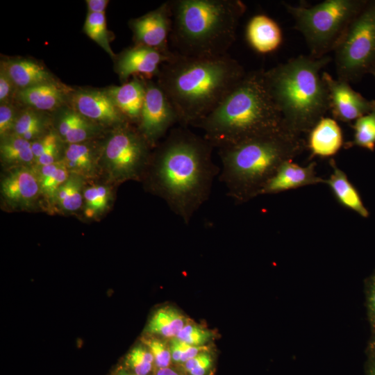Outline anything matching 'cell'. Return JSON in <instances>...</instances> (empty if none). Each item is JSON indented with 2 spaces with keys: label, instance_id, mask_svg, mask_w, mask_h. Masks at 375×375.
<instances>
[{
  "label": "cell",
  "instance_id": "cell-38",
  "mask_svg": "<svg viewBox=\"0 0 375 375\" xmlns=\"http://www.w3.org/2000/svg\"><path fill=\"white\" fill-rule=\"evenodd\" d=\"M15 108L9 103H1L0 106V135L4 138L13 131L17 118Z\"/></svg>",
  "mask_w": 375,
  "mask_h": 375
},
{
  "label": "cell",
  "instance_id": "cell-13",
  "mask_svg": "<svg viewBox=\"0 0 375 375\" xmlns=\"http://www.w3.org/2000/svg\"><path fill=\"white\" fill-rule=\"evenodd\" d=\"M71 102L73 110L95 124L117 126L128 122L106 92L79 91Z\"/></svg>",
  "mask_w": 375,
  "mask_h": 375
},
{
  "label": "cell",
  "instance_id": "cell-39",
  "mask_svg": "<svg viewBox=\"0 0 375 375\" xmlns=\"http://www.w3.org/2000/svg\"><path fill=\"white\" fill-rule=\"evenodd\" d=\"M59 142L57 135L49 133L31 142L35 160L53 144Z\"/></svg>",
  "mask_w": 375,
  "mask_h": 375
},
{
  "label": "cell",
  "instance_id": "cell-25",
  "mask_svg": "<svg viewBox=\"0 0 375 375\" xmlns=\"http://www.w3.org/2000/svg\"><path fill=\"white\" fill-rule=\"evenodd\" d=\"M1 158L7 165H24L35 161L31 142L11 134L1 143Z\"/></svg>",
  "mask_w": 375,
  "mask_h": 375
},
{
  "label": "cell",
  "instance_id": "cell-32",
  "mask_svg": "<svg viewBox=\"0 0 375 375\" xmlns=\"http://www.w3.org/2000/svg\"><path fill=\"white\" fill-rule=\"evenodd\" d=\"M126 366L136 375H148L153 368L154 358L149 349L142 347L133 348L126 358Z\"/></svg>",
  "mask_w": 375,
  "mask_h": 375
},
{
  "label": "cell",
  "instance_id": "cell-8",
  "mask_svg": "<svg viewBox=\"0 0 375 375\" xmlns=\"http://www.w3.org/2000/svg\"><path fill=\"white\" fill-rule=\"evenodd\" d=\"M333 52L339 79L356 83L375 71V0H367Z\"/></svg>",
  "mask_w": 375,
  "mask_h": 375
},
{
  "label": "cell",
  "instance_id": "cell-44",
  "mask_svg": "<svg viewBox=\"0 0 375 375\" xmlns=\"http://www.w3.org/2000/svg\"><path fill=\"white\" fill-rule=\"evenodd\" d=\"M154 375H179L178 373L172 368H158Z\"/></svg>",
  "mask_w": 375,
  "mask_h": 375
},
{
  "label": "cell",
  "instance_id": "cell-31",
  "mask_svg": "<svg viewBox=\"0 0 375 375\" xmlns=\"http://www.w3.org/2000/svg\"><path fill=\"white\" fill-rule=\"evenodd\" d=\"M110 192L103 185H92L83 191L85 215L92 217L101 213L108 206Z\"/></svg>",
  "mask_w": 375,
  "mask_h": 375
},
{
  "label": "cell",
  "instance_id": "cell-29",
  "mask_svg": "<svg viewBox=\"0 0 375 375\" xmlns=\"http://www.w3.org/2000/svg\"><path fill=\"white\" fill-rule=\"evenodd\" d=\"M53 198L62 210L68 212L77 210L83 200L81 178L75 175L70 176L58 188Z\"/></svg>",
  "mask_w": 375,
  "mask_h": 375
},
{
  "label": "cell",
  "instance_id": "cell-12",
  "mask_svg": "<svg viewBox=\"0 0 375 375\" xmlns=\"http://www.w3.org/2000/svg\"><path fill=\"white\" fill-rule=\"evenodd\" d=\"M136 44L172 53L168 45L172 28V12L169 1L157 9L133 19L130 23Z\"/></svg>",
  "mask_w": 375,
  "mask_h": 375
},
{
  "label": "cell",
  "instance_id": "cell-42",
  "mask_svg": "<svg viewBox=\"0 0 375 375\" xmlns=\"http://www.w3.org/2000/svg\"><path fill=\"white\" fill-rule=\"evenodd\" d=\"M369 287L367 305L369 316L372 322H375V274L372 278Z\"/></svg>",
  "mask_w": 375,
  "mask_h": 375
},
{
  "label": "cell",
  "instance_id": "cell-2",
  "mask_svg": "<svg viewBox=\"0 0 375 375\" xmlns=\"http://www.w3.org/2000/svg\"><path fill=\"white\" fill-rule=\"evenodd\" d=\"M246 73L228 55L193 57L174 52L161 66L157 83L176 111L180 126L188 127L213 110Z\"/></svg>",
  "mask_w": 375,
  "mask_h": 375
},
{
  "label": "cell",
  "instance_id": "cell-33",
  "mask_svg": "<svg viewBox=\"0 0 375 375\" xmlns=\"http://www.w3.org/2000/svg\"><path fill=\"white\" fill-rule=\"evenodd\" d=\"M176 338L188 344L202 347L210 338V332L194 324H185Z\"/></svg>",
  "mask_w": 375,
  "mask_h": 375
},
{
  "label": "cell",
  "instance_id": "cell-47",
  "mask_svg": "<svg viewBox=\"0 0 375 375\" xmlns=\"http://www.w3.org/2000/svg\"><path fill=\"white\" fill-rule=\"evenodd\" d=\"M372 74L375 77V71Z\"/></svg>",
  "mask_w": 375,
  "mask_h": 375
},
{
  "label": "cell",
  "instance_id": "cell-16",
  "mask_svg": "<svg viewBox=\"0 0 375 375\" xmlns=\"http://www.w3.org/2000/svg\"><path fill=\"white\" fill-rule=\"evenodd\" d=\"M316 166L315 161L302 167L292 160H286L263 188L260 195L276 194L306 185L325 183L326 180L317 175Z\"/></svg>",
  "mask_w": 375,
  "mask_h": 375
},
{
  "label": "cell",
  "instance_id": "cell-21",
  "mask_svg": "<svg viewBox=\"0 0 375 375\" xmlns=\"http://www.w3.org/2000/svg\"><path fill=\"white\" fill-rule=\"evenodd\" d=\"M19 90L52 81L49 72L41 65L28 59L11 60L1 65Z\"/></svg>",
  "mask_w": 375,
  "mask_h": 375
},
{
  "label": "cell",
  "instance_id": "cell-3",
  "mask_svg": "<svg viewBox=\"0 0 375 375\" xmlns=\"http://www.w3.org/2000/svg\"><path fill=\"white\" fill-rule=\"evenodd\" d=\"M306 142L284 127L232 146L218 149L219 175L226 194L237 204L258 196L286 160L303 152Z\"/></svg>",
  "mask_w": 375,
  "mask_h": 375
},
{
  "label": "cell",
  "instance_id": "cell-26",
  "mask_svg": "<svg viewBox=\"0 0 375 375\" xmlns=\"http://www.w3.org/2000/svg\"><path fill=\"white\" fill-rule=\"evenodd\" d=\"M69 171L76 174L90 175L94 169V153L88 144H69L65 151L62 160Z\"/></svg>",
  "mask_w": 375,
  "mask_h": 375
},
{
  "label": "cell",
  "instance_id": "cell-19",
  "mask_svg": "<svg viewBox=\"0 0 375 375\" xmlns=\"http://www.w3.org/2000/svg\"><path fill=\"white\" fill-rule=\"evenodd\" d=\"M126 120L138 122L145 95V81L134 78L106 92Z\"/></svg>",
  "mask_w": 375,
  "mask_h": 375
},
{
  "label": "cell",
  "instance_id": "cell-10",
  "mask_svg": "<svg viewBox=\"0 0 375 375\" xmlns=\"http://www.w3.org/2000/svg\"><path fill=\"white\" fill-rule=\"evenodd\" d=\"M176 123L178 117L168 97L158 83L145 81V95L138 130L151 147H155Z\"/></svg>",
  "mask_w": 375,
  "mask_h": 375
},
{
  "label": "cell",
  "instance_id": "cell-1",
  "mask_svg": "<svg viewBox=\"0 0 375 375\" xmlns=\"http://www.w3.org/2000/svg\"><path fill=\"white\" fill-rule=\"evenodd\" d=\"M213 149L188 127L172 128L151 155L145 173L153 191L187 225L209 199L214 179L219 175L212 158Z\"/></svg>",
  "mask_w": 375,
  "mask_h": 375
},
{
  "label": "cell",
  "instance_id": "cell-40",
  "mask_svg": "<svg viewBox=\"0 0 375 375\" xmlns=\"http://www.w3.org/2000/svg\"><path fill=\"white\" fill-rule=\"evenodd\" d=\"M15 85L9 78L4 69L1 67L0 70V102L1 103H8Z\"/></svg>",
  "mask_w": 375,
  "mask_h": 375
},
{
  "label": "cell",
  "instance_id": "cell-9",
  "mask_svg": "<svg viewBox=\"0 0 375 375\" xmlns=\"http://www.w3.org/2000/svg\"><path fill=\"white\" fill-rule=\"evenodd\" d=\"M150 148L138 130L128 122L116 126L103 152V164L110 178L117 183L140 180L150 162Z\"/></svg>",
  "mask_w": 375,
  "mask_h": 375
},
{
  "label": "cell",
  "instance_id": "cell-34",
  "mask_svg": "<svg viewBox=\"0 0 375 375\" xmlns=\"http://www.w3.org/2000/svg\"><path fill=\"white\" fill-rule=\"evenodd\" d=\"M172 360L175 362L184 364L204 349L203 347L194 346L175 338L171 343Z\"/></svg>",
  "mask_w": 375,
  "mask_h": 375
},
{
  "label": "cell",
  "instance_id": "cell-4",
  "mask_svg": "<svg viewBox=\"0 0 375 375\" xmlns=\"http://www.w3.org/2000/svg\"><path fill=\"white\" fill-rule=\"evenodd\" d=\"M263 69L247 72L220 103L194 127L215 148L234 145L283 127L263 80Z\"/></svg>",
  "mask_w": 375,
  "mask_h": 375
},
{
  "label": "cell",
  "instance_id": "cell-14",
  "mask_svg": "<svg viewBox=\"0 0 375 375\" xmlns=\"http://www.w3.org/2000/svg\"><path fill=\"white\" fill-rule=\"evenodd\" d=\"M174 55V51L168 53L153 48L135 44L121 53L117 61L116 69L123 81L134 74H143L147 77L158 76L161 66Z\"/></svg>",
  "mask_w": 375,
  "mask_h": 375
},
{
  "label": "cell",
  "instance_id": "cell-41",
  "mask_svg": "<svg viewBox=\"0 0 375 375\" xmlns=\"http://www.w3.org/2000/svg\"><path fill=\"white\" fill-rule=\"evenodd\" d=\"M58 153L59 142L53 144L50 148H49L35 161L38 166L50 165L58 161L57 160Z\"/></svg>",
  "mask_w": 375,
  "mask_h": 375
},
{
  "label": "cell",
  "instance_id": "cell-30",
  "mask_svg": "<svg viewBox=\"0 0 375 375\" xmlns=\"http://www.w3.org/2000/svg\"><path fill=\"white\" fill-rule=\"evenodd\" d=\"M85 33L103 49L110 56L114 57L108 39L104 13L88 12L85 24Z\"/></svg>",
  "mask_w": 375,
  "mask_h": 375
},
{
  "label": "cell",
  "instance_id": "cell-45",
  "mask_svg": "<svg viewBox=\"0 0 375 375\" xmlns=\"http://www.w3.org/2000/svg\"><path fill=\"white\" fill-rule=\"evenodd\" d=\"M115 375H136V374L129 372L126 369L121 368L119 370H117V372L115 373Z\"/></svg>",
  "mask_w": 375,
  "mask_h": 375
},
{
  "label": "cell",
  "instance_id": "cell-18",
  "mask_svg": "<svg viewBox=\"0 0 375 375\" xmlns=\"http://www.w3.org/2000/svg\"><path fill=\"white\" fill-rule=\"evenodd\" d=\"M246 38L249 45L260 53L276 50L282 43L283 34L279 25L264 14L252 17L246 28Z\"/></svg>",
  "mask_w": 375,
  "mask_h": 375
},
{
  "label": "cell",
  "instance_id": "cell-24",
  "mask_svg": "<svg viewBox=\"0 0 375 375\" xmlns=\"http://www.w3.org/2000/svg\"><path fill=\"white\" fill-rule=\"evenodd\" d=\"M185 325V318L178 311L166 307L153 314L147 325V331L163 337H176Z\"/></svg>",
  "mask_w": 375,
  "mask_h": 375
},
{
  "label": "cell",
  "instance_id": "cell-7",
  "mask_svg": "<svg viewBox=\"0 0 375 375\" xmlns=\"http://www.w3.org/2000/svg\"><path fill=\"white\" fill-rule=\"evenodd\" d=\"M367 0H326L312 6L283 3L303 36L310 56L322 58L333 51L347 26Z\"/></svg>",
  "mask_w": 375,
  "mask_h": 375
},
{
  "label": "cell",
  "instance_id": "cell-17",
  "mask_svg": "<svg viewBox=\"0 0 375 375\" xmlns=\"http://www.w3.org/2000/svg\"><path fill=\"white\" fill-rule=\"evenodd\" d=\"M342 129L335 119L321 118L308 132L306 147L312 156L331 157L344 147Z\"/></svg>",
  "mask_w": 375,
  "mask_h": 375
},
{
  "label": "cell",
  "instance_id": "cell-22",
  "mask_svg": "<svg viewBox=\"0 0 375 375\" xmlns=\"http://www.w3.org/2000/svg\"><path fill=\"white\" fill-rule=\"evenodd\" d=\"M17 98L24 104L38 110H53L62 105L63 89L53 81L19 90Z\"/></svg>",
  "mask_w": 375,
  "mask_h": 375
},
{
  "label": "cell",
  "instance_id": "cell-37",
  "mask_svg": "<svg viewBox=\"0 0 375 375\" xmlns=\"http://www.w3.org/2000/svg\"><path fill=\"white\" fill-rule=\"evenodd\" d=\"M183 365L190 375H206L212 365V358L209 353L201 351Z\"/></svg>",
  "mask_w": 375,
  "mask_h": 375
},
{
  "label": "cell",
  "instance_id": "cell-11",
  "mask_svg": "<svg viewBox=\"0 0 375 375\" xmlns=\"http://www.w3.org/2000/svg\"><path fill=\"white\" fill-rule=\"evenodd\" d=\"M322 76L328 90L329 110L334 119L349 123L373 109L375 100L365 98L349 83L335 79L327 72H323Z\"/></svg>",
  "mask_w": 375,
  "mask_h": 375
},
{
  "label": "cell",
  "instance_id": "cell-23",
  "mask_svg": "<svg viewBox=\"0 0 375 375\" xmlns=\"http://www.w3.org/2000/svg\"><path fill=\"white\" fill-rule=\"evenodd\" d=\"M97 124L74 110L61 112L58 119V132L69 144L81 143L90 138L97 131Z\"/></svg>",
  "mask_w": 375,
  "mask_h": 375
},
{
  "label": "cell",
  "instance_id": "cell-36",
  "mask_svg": "<svg viewBox=\"0 0 375 375\" xmlns=\"http://www.w3.org/2000/svg\"><path fill=\"white\" fill-rule=\"evenodd\" d=\"M69 177V170L63 162L51 176L40 183L41 191L47 197L53 198L58 188Z\"/></svg>",
  "mask_w": 375,
  "mask_h": 375
},
{
  "label": "cell",
  "instance_id": "cell-46",
  "mask_svg": "<svg viewBox=\"0 0 375 375\" xmlns=\"http://www.w3.org/2000/svg\"><path fill=\"white\" fill-rule=\"evenodd\" d=\"M369 375H375V362L372 365L370 368Z\"/></svg>",
  "mask_w": 375,
  "mask_h": 375
},
{
  "label": "cell",
  "instance_id": "cell-35",
  "mask_svg": "<svg viewBox=\"0 0 375 375\" xmlns=\"http://www.w3.org/2000/svg\"><path fill=\"white\" fill-rule=\"evenodd\" d=\"M145 343L153 356L156 366L158 368L168 367L172 360L170 348L162 341L154 338L147 340Z\"/></svg>",
  "mask_w": 375,
  "mask_h": 375
},
{
  "label": "cell",
  "instance_id": "cell-6",
  "mask_svg": "<svg viewBox=\"0 0 375 375\" xmlns=\"http://www.w3.org/2000/svg\"><path fill=\"white\" fill-rule=\"evenodd\" d=\"M169 41L175 53L193 57H219L236 39L246 11L240 0H172Z\"/></svg>",
  "mask_w": 375,
  "mask_h": 375
},
{
  "label": "cell",
  "instance_id": "cell-28",
  "mask_svg": "<svg viewBox=\"0 0 375 375\" xmlns=\"http://www.w3.org/2000/svg\"><path fill=\"white\" fill-rule=\"evenodd\" d=\"M46 119L36 110L28 109L17 116L12 134L31 141L38 139L44 131Z\"/></svg>",
  "mask_w": 375,
  "mask_h": 375
},
{
  "label": "cell",
  "instance_id": "cell-15",
  "mask_svg": "<svg viewBox=\"0 0 375 375\" xmlns=\"http://www.w3.org/2000/svg\"><path fill=\"white\" fill-rule=\"evenodd\" d=\"M41 191L37 172L24 166L15 168L2 180L1 192L13 206L31 205Z\"/></svg>",
  "mask_w": 375,
  "mask_h": 375
},
{
  "label": "cell",
  "instance_id": "cell-27",
  "mask_svg": "<svg viewBox=\"0 0 375 375\" xmlns=\"http://www.w3.org/2000/svg\"><path fill=\"white\" fill-rule=\"evenodd\" d=\"M351 127L353 129V138L344 144L345 149L358 147L370 151L375 149V105L367 114L357 119Z\"/></svg>",
  "mask_w": 375,
  "mask_h": 375
},
{
  "label": "cell",
  "instance_id": "cell-20",
  "mask_svg": "<svg viewBox=\"0 0 375 375\" xmlns=\"http://www.w3.org/2000/svg\"><path fill=\"white\" fill-rule=\"evenodd\" d=\"M333 169L330 177L326 180L337 201L344 207L350 209L364 218L369 217V212L364 206L361 197L344 172L340 169L334 159L329 160Z\"/></svg>",
  "mask_w": 375,
  "mask_h": 375
},
{
  "label": "cell",
  "instance_id": "cell-5",
  "mask_svg": "<svg viewBox=\"0 0 375 375\" xmlns=\"http://www.w3.org/2000/svg\"><path fill=\"white\" fill-rule=\"evenodd\" d=\"M331 60L328 55L319 58L301 55L263 69L265 87L283 127L291 133H308L329 110L328 92L320 72Z\"/></svg>",
  "mask_w": 375,
  "mask_h": 375
},
{
  "label": "cell",
  "instance_id": "cell-43",
  "mask_svg": "<svg viewBox=\"0 0 375 375\" xmlns=\"http://www.w3.org/2000/svg\"><path fill=\"white\" fill-rule=\"evenodd\" d=\"M89 12L92 13H104L108 3V0H87Z\"/></svg>",
  "mask_w": 375,
  "mask_h": 375
}]
</instances>
